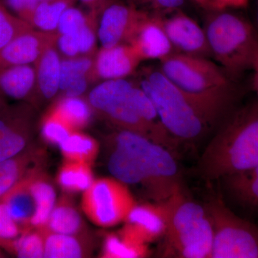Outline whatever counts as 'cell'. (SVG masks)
Here are the masks:
<instances>
[{
    "label": "cell",
    "instance_id": "7a4b0ae2",
    "mask_svg": "<svg viewBox=\"0 0 258 258\" xmlns=\"http://www.w3.org/2000/svg\"><path fill=\"white\" fill-rule=\"evenodd\" d=\"M136 81L152 100L163 125L178 143L198 142L224 117L178 88L159 66L142 68Z\"/></svg>",
    "mask_w": 258,
    "mask_h": 258
},
{
    "label": "cell",
    "instance_id": "e0dca14e",
    "mask_svg": "<svg viewBox=\"0 0 258 258\" xmlns=\"http://www.w3.org/2000/svg\"><path fill=\"white\" fill-rule=\"evenodd\" d=\"M0 95L23 102L37 99L36 71L34 64L0 69Z\"/></svg>",
    "mask_w": 258,
    "mask_h": 258
},
{
    "label": "cell",
    "instance_id": "52a82bcc",
    "mask_svg": "<svg viewBox=\"0 0 258 258\" xmlns=\"http://www.w3.org/2000/svg\"><path fill=\"white\" fill-rule=\"evenodd\" d=\"M212 230L210 258H258V227L236 215L221 198L205 205Z\"/></svg>",
    "mask_w": 258,
    "mask_h": 258
},
{
    "label": "cell",
    "instance_id": "7bdbcfd3",
    "mask_svg": "<svg viewBox=\"0 0 258 258\" xmlns=\"http://www.w3.org/2000/svg\"><path fill=\"white\" fill-rule=\"evenodd\" d=\"M40 1H44V0H40Z\"/></svg>",
    "mask_w": 258,
    "mask_h": 258
},
{
    "label": "cell",
    "instance_id": "ba28073f",
    "mask_svg": "<svg viewBox=\"0 0 258 258\" xmlns=\"http://www.w3.org/2000/svg\"><path fill=\"white\" fill-rule=\"evenodd\" d=\"M135 85L136 81L128 79L102 81L90 91L87 99L93 111L120 130L142 134L152 140L150 130L134 106Z\"/></svg>",
    "mask_w": 258,
    "mask_h": 258
},
{
    "label": "cell",
    "instance_id": "ffe728a7",
    "mask_svg": "<svg viewBox=\"0 0 258 258\" xmlns=\"http://www.w3.org/2000/svg\"><path fill=\"white\" fill-rule=\"evenodd\" d=\"M220 180L233 201L245 210L258 213V165Z\"/></svg>",
    "mask_w": 258,
    "mask_h": 258
},
{
    "label": "cell",
    "instance_id": "4316f807",
    "mask_svg": "<svg viewBox=\"0 0 258 258\" xmlns=\"http://www.w3.org/2000/svg\"><path fill=\"white\" fill-rule=\"evenodd\" d=\"M82 227L83 220L79 212L62 200L60 203H56L45 228L54 233L76 235Z\"/></svg>",
    "mask_w": 258,
    "mask_h": 258
},
{
    "label": "cell",
    "instance_id": "836d02e7",
    "mask_svg": "<svg viewBox=\"0 0 258 258\" xmlns=\"http://www.w3.org/2000/svg\"><path fill=\"white\" fill-rule=\"evenodd\" d=\"M89 12L84 13L74 5L67 8L59 21L56 33L57 35L76 33L87 23Z\"/></svg>",
    "mask_w": 258,
    "mask_h": 258
},
{
    "label": "cell",
    "instance_id": "5bb4252c",
    "mask_svg": "<svg viewBox=\"0 0 258 258\" xmlns=\"http://www.w3.org/2000/svg\"><path fill=\"white\" fill-rule=\"evenodd\" d=\"M169 218L166 200L136 205L129 212L122 230L144 243L162 238Z\"/></svg>",
    "mask_w": 258,
    "mask_h": 258
},
{
    "label": "cell",
    "instance_id": "b9f144b4",
    "mask_svg": "<svg viewBox=\"0 0 258 258\" xmlns=\"http://www.w3.org/2000/svg\"><path fill=\"white\" fill-rule=\"evenodd\" d=\"M256 25H257V28H255L258 32V0L257 3V13H256Z\"/></svg>",
    "mask_w": 258,
    "mask_h": 258
},
{
    "label": "cell",
    "instance_id": "f546056e",
    "mask_svg": "<svg viewBox=\"0 0 258 258\" xmlns=\"http://www.w3.org/2000/svg\"><path fill=\"white\" fill-rule=\"evenodd\" d=\"M24 152L0 162V200L23 178L28 161V156Z\"/></svg>",
    "mask_w": 258,
    "mask_h": 258
},
{
    "label": "cell",
    "instance_id": "4fadbf2b",
    "mask_svg": "<svg viewBox=\"0 0 258 258\" xmlns=\"http://www.w3.org/2000/svg\"><path fill=\"white\" fill-rule=\"evenodd\" d=\"M31 111L25 103L0 108V162L25 151L30 132Z\"/></svg>",
    "mask_w": 258,
    "mask_h": 258
},
{
    "label": "cell",
    "instance_id": "9c48e42d",
    "mask_svg": "<svg viewBox=\"0 0 258 258\" xmlns=\"http://www.w3.org/2000/svg\"><path fill=\"white\" fill-rule=\"evenodd\" d=\"M136 205L127 184L114 177L93 181L83 198L85 213L93 223L102 227L125 222Z\"/></svg>",
    "mask_w": 258,
    "mask_h": 258
},
{
    "label": "cell",
    "instance_id": "4dcf8cb0",
    "mask_svg": "<svg viewBox=\"0 0 258 258\" xmlns=\"http://www.w3.org/2000/svg\"><path fill=\"white\" fill-rule=\"evenodd\" d=\"M32 29L30 24L12 14L0 3V50L15 37Z\"/></svg>",
    "mask_w": 258,
    "mask_h": 258
},
{
    "label": "cell",
    "instance_id": "d590c367",
    "mask_svg": "<svg viewBox=\"0 0 258 258\" xmlns=\"http://www.w3.org/2000/svg\"><path fill=\"white\" fill-rule=\"evenodd\" d=\"M19 233L18 222L10 215L6 205L2 202L0 203V240H14Z\"/></svg>",
    "mask_w": 258,
    "mask_h": 258
},
{
    "label": "cell",
    "instance_id": "8fae6325",
    "mask_svg": "<svg viewBox=\"0 0 258 258\" xmlns=\"http://www.w3.org/2000/svg\"><path fill=\"white\" fill-rule=\"evenodd\" d=\"M142 12L129 0H108L98 13V37L101 47L126 43Z\"/></svg>",
    "mask_w": 258,
    "mask_h": 258
},
{
    "label": "cell",
    "instance_id": "f35d334b",
    "mask_svg": "<svg viewBox=\"0 0 258 258\" xmlns=\"http://www.w3.org/2000/svg\"><path fill=\"white\" fill-rule=\"evenodd\" d=\"M202 8L208 12L237 9L247 6L248 0H194Z\"/></svg>",
    "mask_w": 258,
    "mask_h": 258
},
{
    "label": "cell",
    "instance_id": "e575fe53",
    "mask_svg": "<svg viewBox=\"0 0 258 258\" xmlns=\"http://www.w3.org/2000/svg\"><path fill=\"white\" fill-rule=\"evenodd\" d=\"M139 10L154 14L165 15L181 10L184 0H129Z\"/></svg>",
    "mask_w": 258,
    "mask_h": 258
},
{
    "label": "cell",
    "instance_id": "d6a6232c",
    "mask_svg": "<svg viewBox=\"0 0 258 258\" xmlns=\"http://www.w3.org/2000/svg\"><path fill=\"white\" fill-rule=\"evenodd\" d=\"M14 249L19 257H44V235L28 232L14 241Z\"/></svg>",
    "mask_w": 258,
    "mask_h": 258
},
{
    "label": "cell",
    "instance_id": "603a6c76",
    "mask_svg": "<svg viewBox=\"0 0 258 258\" xmlns=\"http://www.w3.org/2000/svg\"><path fill=\"white\" fill-rule=\"evenodd\" d=\"M148 244L136 240L120 230L119 234L107 236L103 255L107 258H139L149 255Z\"/></svg>",
    "mask_w": 258,
    "mask_h": 258
},
{
    "label": "cell",
    "instance_id": "3957f363",
    "mask_svg": "<svg viewBox=\"0 0 258 258\" xmlns=\"http://www.w3.org/2000/svg\"><path fill=\"white\" fill-rule=\"evenodd\" d=\"M258 165V100L230 115L198 161L207 181L248 170Z\"/></svg>",
    "mask_w": 258,
    "mask_h": 258
},
{
    "label": "cell",
    "instance_id": "7c38bea8",
    "mask_svg": "<svg viewBox=\"0 0 258 258\" xmlns=\"http://www.w3.org/2000/svg\"><path fill=\"white\" fill-rule=\"evenodd\" d=\"M161 17L175 52L212 58L205 29L198 22L183 13L181 10H175Z\"/></svg>",
    "mask_w": 258,
    "mask_h": 258
},
{
    "label": "cell",
    "instance_id": "d4e9b609",
    "mask_svg": "<svg viewBox=\"0 0 258 258\" xmlns=\"http://www.w3.org/2000/svg\"><path fill=\"white\" fill-rule=\"evenodd\" d=\"M76 0L40 1L32 15V28L40 31L56 32L64 10L74 5Z\"/></svg>",
    "mask_w": 258,
    "mask_h": 258
},
{
    "label": "cell",
    "instance_id": "8992f818",
    "mask_svg": "<svg viewBox=\"0 0 258 258\" xmlns=\"http://www.w3.org/2000/svg\"><path fill=\"white\" fill-rule=\"evenodd\" d=\"M166 202L169 218L162 237L161 257H211L213 230L205 205L188 198L182 187Z\"/></svg>",
    "mask_w": 258,
    "mask_h": 258
},
{
    "label": "cell",
    "instance_id": "83f0119b",
    "mask_svg": "<svg viewBox=\"0 0 258 258\" xmlns=\"http://www.w3.org/2000/svg\"><path fill=\"white\" fill-rule=\"evenodd\" d=\"M59 147L67 160L88 164L96 158L98 151L96 141L79 131L73 132Z\"/></svg>",
    "mask_w": 258,
    "mask_h": 258
},
{
    "label": "cell",
    "instance_id": "f1b7e54d",
    "mask_svg": "<svg viewBox=\"0 0 258 258\" xmlns=\"http://www.w3.org/2000/svg\"><path fill=\"white\" fill-rule=\"evenodd\" d=\"M84 254L76 235L49 232L44 235V257L79 258Z\"/></svg>",
    "mask_w": 258,
    "mask_h": 258
},
{
    "label": "cell",
    "instance_id": "60d3db41",
    "mask_svg": "<svg viewBox=\"0 0 258 258\" xmlns=\"http://www.w3.org/2000/svg\"><path fill=\"white\" fill-rule=\"evenodd\" d=\"M252 71H253V86L254 89L255 91L256 94L258 97V52L256 55L255 60H254L253 66H252Z\"/></svg>",
    "mask_w": 258,
    "mask_h": 258
},
{
    "label": "cell",
    "instance_id": "6da1fadb",
    "mask_svg": "<svg viewBox=\"0 0 258 258\" xmlns=\"http://www.w3.org/2000/svg\"><path fill=\"white\" fill-rule=\"evenodd\" d=\"M113 142L108 162L113 177L127 185H141L154 202L164 201L181 188L179 165L167 148L142 134L120 129Z\"/></svg>",
    "mask_w": 258,
    "mask_h": 258
},
{
    "label": "cell",
    "instance_id": "277c9868",
    "mask_svg": "<svg viewBox=\"0 0 258 258\" xmlns=\"http://www.w3.org/2000/svg\"><path fill=\"white\" fill-rule=\"evenodd\" d=\"M168 79L190 96L203 102L224 116L237 98L235 80L210 58L174 54L159 62Z\"/></svg>",
    "mask_w": 258,
    "mask_h": 258
},
{
    "label": "cell",
    "instance_id": "74e56055",
    "mask_svg": "<svg viewBox=\"0 0 258 258\" xmlns=\"http://www.w3.org/2000/svg\"><path fill=\"white\" fill-rule=\"evenodd\" d=\"M5 3L16 16L31 25L32 15L40 0H5Z\"/></svg>",
    "mask_w": 258,
    "mask_h": 258
},
{
    "label": "cell",
    "instance_id": "d6986e66",
    "mask_svg": "<svg viewBox=\"0 0 258 258\" xmlns=\"http://www.w3.org/2000/svg\"><path fill=\"white\" fill-rule=\"evenodd\" d=\"M61 61L62 57L55 43L47 47L34 63L37 98L51 100L60 92Z\"/></svg>",
    "mask_w": 258,
    "mask_h": 258
},
{
    "label": "cell",
    "instance_id": "2e32d148",
    "mask_svg": "<svg viewBox=\"0 0 258 258\" xmlns=\"http://www.w3.org/2000/svg\"><path fill=\"white\" fill-rule=\"evenodd\" d=\"M57 33L32 29L20 34L0 50V69L34 64L47 47L55 43Z\"/></svg>",
    "mask_w": 258,
    "mask_h": 258
},
{
    "label": "cell",
    "instance_id": "44dd1931",
    "mask_svg": "<svg viewBox=\"0 0 258 258\" xmlns=\"http://www.w3.org/2000/svg\"><path fill=\"white\" fill-rule=\"evenodd\" d=\"M28 179L35 206L30 223L33 227L45 230L51 212L56 205L55 189L48 181L43 179L31 176Z\"/></svg>",
    "mask_w": 258,
    "mask_h": 258
},
{
    "label": "cell",
    "instance_id": "8d00e7d4",
    "mask_svg": "<svg viewBox=\"0 0 258 258\" xmlns=\"http://www.w3.org/2000/svg\"><path fill=\"white\" fill-rule=\"evenodd\" d=\"M55 46L62 57H74L81 55L77 32L64 35L57 34Z\"/></svg>",
    "mask_w": 258,
    "mask_h": 258
},
{
    "label": "cell",
    "instance_id": "ab89813d",
    "mask_svg": "<svg viewBox=\"0 0 258 258\" xmlns=\"http://www.w3.org/2000/svg\"><path fill=\"white\" fill-rule=\"evenodd\" d=\"M88 9L99 11L108 0H80Z\"/></svg>",
    "mask_w": 258,
    "mask_h": 258
},
{
    "label": "cell",
    "instance_id": "484cf974",
    "mask_svg": "<svg viewBox=\"0 0 258 258\" xmlns=\"http://www.w3.org/2000/svg\"><path fill=\"white\" fill-rule=\"evenodd\" d=\"M1 200L18 223L30 222L35 206L29 189L28 179H22Z\"/></svg>",
    "mask_w": 258,
    "mask_h": 258
},
{
    "label": "cell",
    "instance_id": "7402d4cb",
    "mask_svg": "<svg viewBox=\"0 0 258 258\" xmlns=\"http://www.w3.org/2000/svg\"><path fill=\"white\" fill-rule=\"evenodd\" d=\"M71 127L79 131L89 123L92 116V107L83 96H60L50 108Z\"/></svg>",
    "mask_w": 258,
    "mask_h": 258
},
{
    "label": "cell",
    "instance_id": "5b68a950",
    "mask_svg": "<svg viewBox=\"0 0 258 258\" xmlns=\"http://www.w3.org/2000/svg\"><path fill=\"white\" fill-rule=\"evenodd\" d=\"M203 28L212 58L232 79L252 69L258 32L247 19L230 10L209 12Z\"/></svg>",
    "mask_w": 258,
    "mask_h": 258
},
{
    "label": "cell",
    "instance_id": "9a60e30c",
    "mask_svg": "<svg viewBox=\"0 0 258 258\" xmlns=\"http://www.w3.org/2000/svg\"><path fill=\"white\" fill-rule=\"evenodd\" d=\"M141 62L137 52L128 44L101 47L94 57L95 82L128 79L137 73Z\"/></svg>",
    "mask_w": 258,
    "mask_h": 258
},
{
    "label": "cell",
    "instance_id": "30bf717a",
    "mask_svg": "<svg viewBox=\"0 0 258 258\" xmlns=\"http://www.w3.org/2000/svg\"><path fill=\"white\" fill-rule=\"evenodd\" d=\"M141 60H159L175 52L165 31L160 15L142 12L126 42Z\"/></svg>",
    "mask_w": 258,
    "mask_h": 258
},
{
    "label": "cell",
    "instance_id": "1f68e13d",
    "mask_svg": "<svg viewBox=\"0 0 258 258\" xmlns=\"http://www.w3.org/2000/svg\"><path fill=\"white\" fill-rule=\"evenodd\" d=\"M72 129L62 118L50 110L42 119L41 134L46 142L60 144L72 133Z\"/></svg>",
    "mask_w": 258,
    "mask_h": 258
},
{
    "label": "cell",
    "instance_id": "ac0fdd59",
    "mask_svg": "<svg viewBox=\"0 0 258 258\" xmlns=\"http://www.w3.org/2000/svg\"><path fill=\"white\" fill-rule=\"evenodd\" d=\"M95 55L62 57L60 93L61 96H83L93 78Z\"/></svg>",
    "mask_w": 258,
    "mask_h": 258
},
{
    "label": "cell",
    "instance_id": "cb8c5ba5",
    "mask_svg": "<svg viewBox=\"0 0 258 258\" xmlns=\"http://www.w3.org/2000/svg\"><path fill=\"white\" fill-rule=\"evenodd\" d=\"M93 181L92 170L88 163L67 160L57 174V182L69 192H84Z\"/></svg>",
    "mask_w": 258,
    "mask_h": 258
}]
</instances>
